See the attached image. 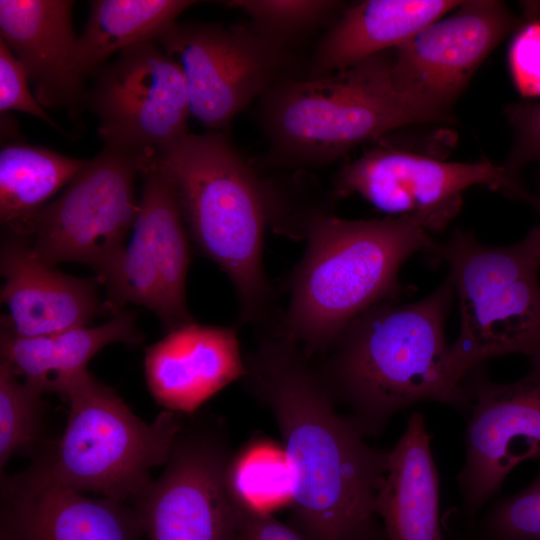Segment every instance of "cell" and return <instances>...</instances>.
I'll use <instances>...</instances> for the list:
<instances>
[{
  "label": "cell",
  "mask_w": 540,
  "mask_h": 540,
  "mask_svg": "<svg viewBox=\"0 0 540 540\" xmlns=\"http://www.w3.org/2000/svg\"><path fill=\"white\" fill-rule=\"evenodd\" d=\"M65 430L31 471L78 492L136 501L166 464L184 429L181 413L164 410L152 423L136 416L116 391L88 371L68 390Z\"/></svg>",
  "instance_id": "52a82bcc"
},
{
  "label": "cell",
  "mask_w": 540,
  "mask_h": 540,
  "mask_svg": "<svg viewBox=\"0 0 540 540\" xmlns=\"http://www.w3.org/2000/svg\"><path fill=\"white\" fill-rule=\"evenodd\" d=\"M509 66L521 96L540 97V18L524 20L509 49Z\"/></svg>",
  "instance_id": "f546056e"
},
{
  "label": "cell",
  "mask_w": 540,
  "mask_h": 540,
  "mask_svg": "<svg viewBox=\"0 0 540 540\" xmlns=\"http://www.w3.org/2000/svg\"><path fill=\"white\" fill-rule=\"evenodd\" d=\"M147 152L105 146L17 235L28 237L44 262L83 263L102 279L134 228L135 182Z\"/></svg>",
  "instance_id": "ba28073f"
},
{
  "label": "cell",
  "mask_w": 540,
  "mask_h": 540,
  "mask_svg": "<svg viewBox=\"0 0 540 540\" xmlns=\"http://www.w3.org/2000/svg\"><path fill=\"white\" fill-rule=\"evenodd\" d=\"M239 503L241 506L239 540H310L298 529L277 520L270 512Z\"/></svg>",
  "instance_id": "1f68e13d"
},
{
  "label": "cell",
  "mask_w": 540,
  "mask_h": 540,
  "mask_svg": "<svg viewBox=\"0 0 540 540\" xmlns=\"http://www.w3.org/2000/svg\"><path fill=\"white\" fill-rule=\"evenodd\" d=\"M39 390L20 382L10 364L0 360V466L20 448L33 441L42 422Z\"/></svg>",
  "instance_id": "4316f807"
},
{
  "label": "cell",
  "mask_w": 540,
  "mask_h": 540,
  "mask_svg": "<svg viewBox=\"0 0 540 540\" xmlns=\"http://www.w3.org/2000/svg\"><path fill=\"white\" fill-rule=\"evenodd\" d=\"M525 202L528 203L540 217V192H530Z\"/></svg>",
  "instance_id": "d6a6232c"
},
{
  "label": "cell",
  "mask_w": 540,
  "mask_h": 540,
  "mask_svg": "<svg viewBox=\"0 0 540 540\" xmlns=\"http://www.w3.org/2000/svg\"><path fill=\"white\" fill-rule=\"evenodd\" d=\"M155 152H147L141 167L143 184L136 220L146 232L159 268L167 312L163 325L171 331L194 322L185 297L191 260L189 234L173 184L158 164Z\"/></svg>",
  "instance_id": "7402d4cb"
},
{
  "label": "cell",
  "mask_w": 540,
  "mask_h": 540,
  "mask_svg": "<svg viewBox=\"0 0 540 540\" xmlns=\"http://www.w3.org/2000/svg\"><path fill=\"white\" fill-rule=\"evenodd\" d=\"M73 6L68 0H0V39L23 65L41 106L66 109L76 119L87 93L76 68Z\"/></svg>",
  "instance_id": "ac0fdd59"
},
{
  "label": "cell",
  "mask_w": 540,
  "mask_h": 540,
  "mask_svg": "<svg viewBox=\"0 0 540 540\" xmlns=\"http://www.w3.org/2000/svg\"><path fill=\"white\" fill-rule=\"evenodd\" d=\"M481 367L464 379L471 407L457 475L471 521L517 465L540 459V362H530L522 378L508 383L490 381Z\"/></svg>",
  "instance_id": "4fadbf2b"
},
{
  "label": "cell",
  "mask_w": 540,
  "mask_h": 540,
  "mask_svg": "<svg viewBox=\"0 0 540 540\" xmlns=\"http://www.w3.org/2000/svg\"><path fill=\"white\" fill-rule=\"evenodd\" d=\"M1 540H140L136 510L91 498L31 470L5 480Z\"/></svg>",
  "instance_id": "9a60e30c"
},
{
  "label": "cell",
  "mask_w": 540,
  "mask_h": 540,
  "mask_svg": "<svg viewBox=\"0 0 540 540\" xmlns=\"http://www.w3.org/2000/svg\"><path fill=\"white\" fill-rule=\"evenodd\" d=\"M184 431L163 473L135 501L144 534L149 540H239L241 506L228 480L234 454L215 430Z\"/></svg>",
  "instance_id": "8fae6325"
},
{
  "label": "cell",
  "mask_w": 540,
  "mask_h": 540,
  "mask_svg": "<svg viewBox=\"0 0 540 540\" xmlns=\"http://www.w3.org/2000/svg\"><path fill=\"white\" fill-rule=\"evenodd\" d=\"M179 67L190 114L212 131L291 76L295 58L250 22L176 23L155 41Z\"/></svg>",
  "instance_id": "9c48e42d"
},
{
  "label": "cell",
  "mask_w": 540,
  "mask_h": 540,
  "mask_svg": "<svg viewBox=\"0 0 540 540\" xmlns=\"http://www.w3.org/2000/svg\"><path fill=\"white\" fill-rule=\"evenodd\" d=\"M242 379L269 409L292 474L291 511L310 540H387L375 502L387 452L367 444L294 341L266 330Z\"/></svg>",
  "instance_id": "6da1fadb"
},
{
  "label": "cell",
  "mask_w": 540,
  "mask_h": 540,
  "mask_svg": "<svg viewBox=\"0 0 540 540\" xmlns=\"http://www.w3.org/2000/svg\"><path fill=\"white\" fill-rule=\"evenodd\" d=\"M430 442L424 415L415 411L387 452L375 502L387 540H444L439 475Z\"/></svg>",
  "instance_id": "ffe728a7"
},
{
  "label": "cell",
  "mask_w": 540,
  "mask_h": 540,
  "mask_svg": "<svg viewBox=\"0 0 540 540\" xmlns=\"http://www.w3.org/2000/svg\"><path fill=\"white\" fill-rule=\"evenodd\" d=\"M479 531L483 540H540V472L526 488L492 506Z\"/></svg>",
  "instance_id": "83f0119b"
},
{
  "label": "cell",
  "mask_w": 540,
  "mask_h": 540,
  "mask_svg": "<svg viewBox=\"0 0 540 540\" xmlns=\"http://www.w3.org/2000/svg\"><path fill=\"white\" fill-rule=\"evenodd\" d=\"M523 22L502 1H463L391 50L393 84L452 117L454 102L479 65Z\"/></svg>",
  "instance_id": "5bb4252c"
},
{
  "label": "cell",
  "mask_w": 540,
  "mask_h": 540,
  "mask_svg": "<svg viewBox=\"0 0 540 540\" xmlns=\"http://www.w3.org/2000/svg\"><path fill=\"white\" fill-rule=\"evenodd\" d=\"M147 387L165 410L192 414L246 373L235 327L195 321L146 348Z\"/></svg>",
  "instance_id": "e0dca14e"
},
{
  "label": "cell",
  "mask_w": 540,
  "mask_h": 540,
  "mask_svg": "<svg viewBox=\"0 0 540 540\" xmlns=\"http://www.w3.org/2000/svg\"><path fill=\"white\" fill-rule=\"evenodd\" d=\"M228 480L235 498L269 512L291 501L292 474L283 448L256 442L233 455Z\"/></svg>",
  "instance_id": "d4e9b609"
},
{
  "label": "cell",
  "mask_w": 540,
  "mask_h": 540,
  "mask_svg": "<svg viewBox=\"0 0 540 540\" xmlns=\"http://www.w3.org/2000/svg\"><path fill=\"white\" fill-rule=\"evenodd\" d=\"M455 297L447 277L424 298L382 301L354 318L315 365L337 405L366 439L420 402L468 416L471 400L455 374L445 323Z\"/></svg>",
  "instance_id": "7a4b0ae2"
},
{
  "label": "cell",
  "mask_w": 540,
  "mask_h": 540,
  "mask_svg": "<svg viewBox=\"0 0 540 540\" xmlns=\"http://www.w3.org/2000/svg\"><path fill=\"white\" fill-rule=\"evenodd\" d=\"M458 0H366L341 13L312 54L308 77L320 78L393 50L450 13Z\"/></svg>",
  "instance_id": "d6986e66"
},
{
  "label": "cell",
  "mask_w": 540,
  "mask_h": 540,
  "mask_svg": "<svg viewBox=\"0 0 540 540\" xmlns=\"http://www.w3.org/2000/svg\"><path fill=\"white\" fill-rule=\"evenodd\" d=\"M23 65L0 39V112L21 111L30 114L59 132H64L28 88Z\"/></svg>",
  "instance_id": "4dcf8cb0"
},
{
  "label": "cell",
  "mask_w": 540,
  "mask_h": 540,
  "mask_svg": "<svg viewBox=\"0 0 540 540\" xmlns=\"http://www.w3.org/2000/svg\"><path fill=\"white\" fill-rule=\"evenodd\" d=\"M87 160L20 140L2 141L0 150V220L18 234L46 201L68 185Z\"/></svg>",
  "instance_id": "cb8c5ba5"
},
{
  "label": "cell",
  "mask_w": 540,
  "mask_h": 540,
  "mask_svg": "<svg viewBox=\"0 0 540 540\" xmlns=\"http://www.w3.org/2000/svg\"><path fill=\"white\" fill-rule=\"evenodd\" d=\"M1 302L8 310L1 328L34 337L86 326L105 309L96 283L64 274L34 252L28 237L8 233L1 243Z\"/></svg>",
  "instance_id": "2e32d148"
},
{
  "label": "cell",
  "mask_w": 540,
  "mask_h": 540,
  "mask_svg": "<svg viewBox=\"0 0 540 540\" xmlns=\"http://www.w3.org/2000/svg\"><path fill=\"white\" fill-rule=\"evenodd\" d=\"M506 116L513 129V142L503 166L515 179L522 181V170L536 165L537 192H540V102L510 105Z\"/></svg>",
  "instance_id": "f1b7e54d"
},
{
  "label": "cell",
  "mask_w": 540,
  "mask_h": 540,
  "mask_svg": "<svg viewBox=\"0 0 540 540\" xmlns=\"http://www.w3.org/2000/svg\"><path fill=\"white\" fill-rule=\"evenodd\" d=\"M196 3L191 0L90 1L89 17L76 46L79 76L85 81L114 53L156 41L177 23L183 11Z\"/></svg>",
  "instance_id": "603a6c76"
},
{
  "label": "cell",
  "mask_w": 540,
  "mask_h": 540,
  "mask_svg": "<svg viewBox=\"0 0 540 540\" xmlns=\"http://www.w3.org/2000/svg\"><path fill=\"white\" fill-rule=\"evenodd\" d=\"M223 5L245 13L260 32L291 49L337 20L344 3L334 0H229Z\"/></svg>",
  "instance_id": "484cf974"
},
{
  "label": "cell",
  "mask_w": 540,
  "mask_h": 540,
  "mask_svg": "<svg viewBox=\"0 0 540 540\" xmlns=\"http://www.w3.org/2000/svg\"><path fill=\"white\" fill-rule=\"evenodd\" d=\"M258 119L268 166L295 170L328 164L404 126L453 121L395 87L391 50L325 77L280 81L259 99Z\"/></svg>",
  "instance_id": "5b68a950"
},
{
  "label": "cell",
  "mask_w": 540,
  "mask_h": 540,
  "mask_svg": "<svg viewBox=\"0 0 540 540\" xmlns=\"http://www.w3.org/2000/svg\"><path fill=\"white\" fill-rule=\"evenodd\" d=\"M427 254L446 264L458 300L460 329L450 360L461 381L492 357L521 354L540 362L539 225L503 246L456 229Z\"/></svg>",
  "instance_id": "8992f818"
},
{
  "label": "cell",
  "mask_w": 540,
  "mask_h": 540,
  "mask_svg": "<svg viewBox=\"0 0 540 540\" xmlns=\"http://www.w3.org/2000/svg\"><path fill=\"white\" fill-rule=\"evenodd\" d=\"M95 75L86 103L105 146L157 151L189 133L183 75L155 41L122 50Z\"/></svg>",
  "instance_id": "7c38bea8"
},
{
  "label": "cell",
  "mask_w": 540,
  "mask_h": 540,
  "mask_svg": "<svg viewBox=\"0 0 540 540\" xmlns=\"http://www.w3.org/2000/svg\"><path fill=\"white\" fill-rule=\"evenodd\" d=\"M432 233L416 216L318 217L289 277L287 308L271 330L297 343L309 358L322 355L358 315L382 301L398 300L401 266L432 248Z\"/></svg>",
  "instance_id": "3957f363"
},
{
  "label": "cell",
  "mask_w": 540,
  "mask_h": 540,
  "mask_svg": "<svg viewBox=\"0 0 540 540\" xmlns=\"http://www.w3.org/2000/svg\"><path fill=\"white\" fill-rule=\"evenodd\" d=\"M487 186L525 202L530 191L503 165L483 158L474 163L444 161L417 152L378 145L337 172L335 198L357 194L390 217L416 216L433 233L459 212L463 193Z\"/></svg>",
  "instance_id": "30bf717a"
},
{
  "label": "cell",
  "mask_w": 540,
  "mask_h": 540,
  "mask_svg": "<svg viewBox=\"0 0 540 540\" xmlns=\"http://www.w3.org/2000/svg\"><path fill=\"white\" fill-rule=\"evenodd\" d=\"M188 234L235 289L239 319L264 330L274 326V293L263 266L268 227L261 175L220 131L189 132L157 150Z\"/></svg>",
  "instance_id": "277c9868"
},
{
  "label": "cell",
  "mask_w": 540,
  "mask_h": 540,
  "mask_svg": "<svg viewBox=\"0 0 540 540\" xmlns=\"http://www.w3.org/2000/svg\"><path fill=\"white\" fill-rule=\"evenodd\" d=\"M135 322V313L120 311L100 326L76 327L48 335L20 337L1 328V358L41 393L64 398L102 348L117 342H141Z\"/></svg>",
  "instance_id": "44dd1931"
}]
</instances>
